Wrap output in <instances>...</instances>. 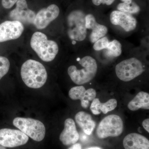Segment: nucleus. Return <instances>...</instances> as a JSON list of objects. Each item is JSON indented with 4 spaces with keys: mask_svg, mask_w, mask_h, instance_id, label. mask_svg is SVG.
Segmentation results:
<instances>
[{
    "mask_svg": "<svg viewBox=\"0 0 149 149\" xmlns=\"http://www.w3.org/2000/svg\"><path fill=\"white\" fill-rule=\"evenodd\" d=\"M109 19L112 25L119 26L125 32L134 31L138 25L137 19L132 14L119 10L113 11Z\"/></svg>",
    "mask_w": 149,
    "mask_h": 149,
    "instance_id": "obj_9",
    "label": "nucleus"
},
{
    "mask_svg": "<svg viewBox=\"0 0 149 149\" xmlns=\"http://www.w3.org/2000/svg\"><path fill=\"white\" fill-rule=\"evenodd\" d=\"M16 3V8L10 13V18L22 24H33L36 14L28 8L26 0H18Z\"/></svg>",
    "mask_w": 149,
    "mask_h": 149,
    "instance_id": "obj_10",
    "label": "nucleus"
},
{
    "mask_svg": "<svg viewBox=\"0 0 149 149\" xmlns=\"http://www.w3.org/2000/svg\"><path fill=\"white\" fill-rule=\"evenodd\" d=\"M21 76L24 84L33 89L42 87L47 79L45 66L39 61L32 59L28 60L22 64Z\"/></svg>",
    "mask_w": 149,
    "mask_h": 149,
    "instance_id": "obj_2",
    "label": "nucleus"
},
{
    "mask_svg": "<svg viewBox=\"0 0 149 149\" xmlns=\"http://www.w3.org/2000/svg\"><path fill=\"white\" fill-rule=\"evenodd\" d=\"M60 140L64 146H69L76 143L79 139V135L75 123L72 118L66 119L64 128L61 133Z\"/></svg>",
    "mask_w": 149,
    "mask_h": 149,
    "instance_id": "obj_15",
    "label": "nucleus"
},
{
    "mask_svg": "<svg viewBox=\"0 0 149 149\" xmlns=\"http://www.w3.org/2000/svg\"><path fill=\"white\" fill-rule=\"evenodd\" d=\"M128 107L130 110L136 111L140 109H149V94L144 92L138 93L135 97L129 102Z\"/></svg>",
    "mask_w": 149,
    "mask_h": 149,
    "instance_id": "obj_19",
    "label": "nucleus"
},
{
    "mask_svg": "<svg viewBox=\"0 0 149 149\" xmlns=\"http://www.w3.org/2000/svg\"><path fill=\"white\" fill-rule=\"evenodd\" d=\"M77 125L87 135H91L96 127V123L90 114L85 111H80L75 116Z\"/></svg>",
    "mask_w": 149,
    "mask_h": 149,
    "instance_id": "obj_17",
    "label": "nucleus"
},
{
    "mask_svg": "<svg viewBox=\"0 0 149 149\" xmlns=\"http://www.w3.org/2000/svg\"><path fill=\"white\" fill-rule=\"evenodd\" d=\"M30 45L39 57L45 62L52 61L58 53L57 43L53 40H48L47 36L42 32H37L33 34Z\"/></svg>",
    "mask_w": 149,
    "mask_h": 149,
    "instance_id": "obj_4",
    "label": "nucleus"
},
{
    "mask_svg": "<svg viewBox=\"0 0 149 149\" xmlns=\"http://www.w3.org/2000/svg\"><path fill=\"white\" fill-rule=\"evenodd\" d=\"M117 106V101L116 99H110L105 103H102L98 98L93 100L91 104V111L94 115H99L102 112L106 114L109 112L114 110Z\"/></svg>",
    "mask_w": 149,
    "mask_h": 149,
    "instance_id": "obj_18",
    "label": "nucleus"
},
{
    "mask_svg": "<svg viewBox=\"0 0 149 149\" xmlns=\"http://www.w3.org/2000/svg\"><path fill=\"white\" fill-rule=\"evenodd\" d=\"M13 124L25 135L37 142L42 141L45 136V127L40 120L17 117L14 119Z\"/></svg>",
    "mask_w": 149,
    "mask_h": 149,
    "instance_id": "obj_6",
    "label": "nucleus"
},
{
    "mask_svg": "<svg viewBox=\"0 0 149 149\" xmlns=\"http://www.w3.org/2000/svg\"><path fill=\"white\" fill-rule=\"evenodd\" d=\"M59 13L58 7L55 4L51 5L38 12L35 15L33 24L37 29H45L58 17Z\"/></svg>",
    "mask_w": 149,
    "mask_h": 149,
    "instance_id": "obj_12",
    "label": "nucleus"
},
{
    "mask_svg": "<svg viewBox=\"0 0 149 149\" xmlns=\"http://www.w3.org/2000/svg\"><path fill=\"white\" fill-rule=\"evenodd\" d=\"M106 50L108 56L117 57L122 54V45L118 40H113L109 42Z\"/></svg>",
    "mask_w": 149,
    "mask_h": 149,
    "instance_id": "obj_20",
    "label": "nucleus"
},
{
    "mask_svg": "<svg viewBox=\"0 0 149 149\" xmlns=\"http://www.w3.org/2000/svg\"><path fill=\"white\" fill-rule=\"evenodd\" d=\"M144 71L143 62L135 57L123 60L118 63L115 67L118 78L125 82H129L139 77Z\"/></svg>",
    "mask_w": 149,
    "mask_h": 149,
    "instance_id": "obj_5",
    "label": "nucleus"
},
{
    "mask_svg": "<svg viewBox=\"0 0 149 149\" xmlns=\"http://www.w3.org/2000/svg\"><path fill=\"white\" fill-rule=\"evenodd\" d=\"M96 92L93 88L86 90L83 86L73 87L70 90L68 95L70 98L74 100H79L81 101V105L84 109L88 108L90 102L93 101L96 98Z\"/></svg>",
    "mask_w": 149,
    "mask_h": 149,
    "instance_id": "obj_14",
    "label": "nucleus"
},
{
    "mask_svg": "<svg viewBox=\"0 0 149 149\" xmlns=\"http://www.w3.org/2000/svg\"><path fill=\"white\" fill-rule=\"evenodd\" d=\"M29 137L21 130L3 128L0 129V145L7 148H15L27 143Z\"/></svg>",
    "mask_w": 149,
    "mask_h": 149,
    "instance_id": "obj_8",
    "label": "nucleus"
},
{
    "mask_svg": "<svg viewBox=\"0 0 149 149\" xmlns=\"http://www.w3.org/2000/svg\"><path fill=\"white\" fill-rule=\"evenodd\" d=\"M68 149H82V146L81 144L76 143L72 145L71 147H70Z\"/></svg>",
    "mask_w": 149,
    "mask_h": 149,
    "instance_id": "obj_27",
    "label": "nucleus"
},
{
    "mask_svg": "<svg viewBox=\"0 0 149 149\" xmlns=\"http://www.w3.org/2000/svg\"><path fill=\"white\" fill-rule=\"evenodd\" d=\"M123 128V121L119 116L110 115L100 123L96 130V134L100 139L118 137L122 134Z\"/></svg>",
    "mask_w": 149,
    "mask_h": 149,
    "instance_id": "obj_7",
    "label": "nucleus"
},
{
    "mask_svg": "<svg viewBox=\"0 0 149 149\" xmlns=\"http://www.w3.org/2000/svg\"><path fill=\"white\" fill-rule=\"evenodd\" d=\"M18 0H2V5L4 8L9 9L12 7Z\"/></svg>",
    "mask_w": 149,
    "mask_h": 149,
    "instance_id": "obj_25",
    "label": "nucleus"
},
{
    "mask_svg": "<svg viewBox=\"0 0 149 149\" xmlns=\"http://www.w3.org/2000/svg\"><path fill=\"white\" fill-rule=\"evenodd\" d=\"M86 15L83 11H72L67 17V34L73 45L85 43L88 39V31L85 26Z\"/></svg>",
    "mask_w": 149,
    "mask_h": 149,
    "instance_id": "obj_3",
    "label": "nucleus"
},
{
    "mask_svg": "<svg viewBox=\"0 0 149 149\" xmlns=\"http://www.w3.org/2000/svg\"><path fill=\"white\" fill-rule=\"evenodd\" d=\"M116 0H92V1L93 4L96 6H100L101 5L110 6Z\"/></svg>",
    "mask_w": 149,
    "mask_h": 149,
    "instance_id": "obj_24",
    "label": "nucleus"
},
{
    "mask_svg": "<svg viewBox=\"0 0 149 149\" xmlns=\"http://www.w3.org/2000/svg\"><path fill=\"white\" fill-rule=\"evenodd\" d=\"M24 30L19 22L6 21L0 24V42L16 40L21 36Z\"/></svg>",
    "mask_w": 149,
    "mask_h": 149,
    "instance_id": "obj_11",
    "label": "nucleus"
},
{
    "mask_svg": "<svg viewBox=\"0 0 149 149\" xmlns=\"http://www.w3.org/2000/svg\"><path fill=\"white\" fill-rule=\"evenodd\" d=\"M85 26L87 30L91 31L88 38L92 44H94L99 39L106 36L108 32L107 27L97 22L96 17L92 14L86 15Z\"/></svg>",
    "mask_w": 149,
    "mask_h": 149,
    "instance_id": "obj_13",
    "label": "nucleus"
},
{
    "mask_svg": "<svg viewBox=\"0 0 149 149\" xmlns=\"http://www.w3.org/2000/svg\"><path fill=\"white\" fill-rule=\"evenodd\" d=\"M143 127L144 128L148 133L149 132V118H147L145 119L143 123H142Z\"/></svg>",
    "mask_w": 149,
    "mask_h": 149,
    "instance_id": "obj_26",
    "label": "nucleus"
},
{
    "mask_svg": "<svg viewBox=\"0 0 149 149\" xmlns=\"http://www.w3.org/2000/svg\"><path fill=\"white\" fill-rule=\"evenodd\" d=\"M109 42L108 37L107 36L102 37L93 44V49L96 51L106 50Z\"/></svg>",
    "mask_w": 149,
    "mask_h": 149,
    "instance_id": "obj_22",
    "label": "nucleus"
},
{
    "mask_svg": "<svg viewBox=\"0 0 149 149\" xmlns=\"http://www.w3.org/2000/svg\"><path fill=\"white\" fill-rule=\"evenodd\" d=\"M117 9L118 10L130 14L138 13L141 11L140 6L133 1L130 4L120 3L118 5Z\"/></svg>",
    "mask_w": 149,
    "mask_h": 149,
    "instance_id": "obj_21",
    "label": "nucleus"
},
{
    "mask_svg": "<svg viewBox=\"0 0 149 149\" xmlns=\"http://www.w3.org/2000/svg\"><path fill=\"white\" fill-rule=\"evenodd\" d=\"M123 146L125 149H149V141L143 135L131 133L124 138Z\"/></svg>",
    "mask_w": 149,
    "mask_h": 149,
    "instance_id": "obj_16",
    "label": "nucleus"
},
{
    "mask_svg": "<svg viewBox=\"0 0 149 149\" xmlns=\"http://www.w3.org/2000/svg\"><path fill=\"white\" fill-rule=\"evenodd\" d=\"M10 63L5 57L0 56V80L8 72Z\"/></svg>",
    "mask_w": 149,
    "mask_h": 149,
    "instance_id": "obj_23",
    "label": "nucleus"
},
{
    "mask_svg": "<svg viewBox=\"0 0 149 149\" xmlns=\"http://www.w3.org/2000/svg\"><path fill=\"white\" fill-rule=\"evenodd\" d=\"M122 3H126L130 4L133 1V0H120Z\"/></svg>",
    "mask_w": 149,
    "mask_h": 149,
    "instance_id": "obj_28",
    "label": "nucleus"
},
{
    "mask_svg": "<svg viewBox=\"0 0 149 149\" xmlns=\"http://www.w3.org/2000/svg\"><path fill=\"white\" fill-rule=\"evenodd\" d=\"M0 149H6L5 147L1 145H0Z\"/></svg>",
    "mask_w": 149,
    "mask_h": 149,
    "instance_id": "obj_30",
    "label": "nucleus"
},
{
    "mask_svg": "<svg viewBox=\"0 0 149 149\" xmlns=\"http://www.w3.org/2000/svg\"><path fill=\"white\" fill-rule=\"evenodd\" d=\"M77 58V65H71L68 73L73 83L82 85L89 83L95 77L98 70L96 59L91 55H84Z\"/></svg>",
    "mask_w": 149,
    "mask_h": 149,
    "instance_id": "obj_1",
    "label": "nucleus"
},
{
    "mask_svg": "<svg viewBox=\"0 0 149 149\" xmlns=\"http://www.w3.org/2000/svg\"><path fill=\"white\" fill-rule=\"evenodd\" d=\"M87 149H102L99 147H92V148H89Z\"/></svg>",
    "mask_w": 149,
    "mask_h": 149,
    "instance_id": "obj_29",
    "label": "nucleus"
}]
</instances>
